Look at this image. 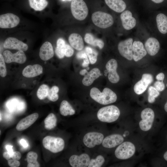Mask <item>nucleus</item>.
I'll return each instance as SVG.
<instances>
[{"label":"nucleus","instance_id":"f257e3e1","mask_svg":"<svg viewBox=\"0 0 167 167\" xmlns=\"http://www.w3.org/2000/svg\"><path fill=\"white\" fill-rule=\"evenodd\" d=\"M90 95L92 99L103 105L114 103L117 98L116 93L108 88H105L101 92L98 88L93 87L91 89Z\"/></svg>","mask_w":167,"mask_h":167},{"label":"nucleus","instance_id":"f03ea898","mask_svg":"<svg viewBox=\"0 0 167 167\" xmlns=\"http://www.w3.org/2000/svg\"><path fill=\"white\" fill-rule=\"evenodd\" d=\"M120 112L118 108L114 105H111L101 108L97 113V117L101 121L110 123L117 120Z\"/></svg>","mask_w":167,"mask_h":167},{"label":"nucleus","instance_id":"7ed1b4c3","mask_svg":"<svg viewBox=\"0 0 167 167\" xmlns=\"http://www.w3.org/2000/svg\"><path fill=\"white\" fill-rule=\"evenodd\" d=\"M91 19L96 26L101 28H109L114 23L113 18L112 15L101 11H97L93 13Z\"/></svg>","mask_w":167,"mask_h":167},{"label":"nucleus","instance_id":"20e7f679","mask_svg":"<svg viewBox=\"0 0 167 167\" xmlns=\"http://www.w3.org/2000/svg\"><path fill=\"white\" fill-rule=\"evenodd\" d=\"M71 10L73 16L79 21L85 19L88 14V8L84 0H72Z\"/></svg>","mask_w":167,"mask_h":167},{"label":"nucleus","instance_id":"39448f33","mask_svg":"<svg viewBox=\"0 0 167 167\" xmlns=\"http://www.w3.org/2000/svg\"><path fill=\"white\" fill-rule=\"evenodd\" d=\"M42 144L46 149L54 153L62 151L65 146L64 140L62 138L51 136L44 137L42 140Z\"/></svg>","mask_w":167,"mask_h":167},{"label":"nucleus","instance_id":"423d86ee","mask_svg":"<svg viewBox=\"0 0 167 167\" xmlns=\"http://www.w3.org/2000/svg\"><path fill=\"white\" fill-rule=\"evenodd\" d=\"M135 148L132 143L126 141L121 143L116 148L115 155L118 159L126 160L130 158L134 155Z\"/></svg>","mask_w":167,"mask_h":167},{"label":"nucleus","instance_id":"0eeeda50","mask_svg":"<svg viewBox=\"0 0 167 167\" xmlns=\"http://www.w3.org/2000/svg\"><path fill=\"white\" fill-rule=\"evenodd\" d=\"M155 117L153 110L150 108L143 109L141 113L142 118L139 122L140 129L143 131H147L150 129L152 126Z\"/></svg>","mask_w":167,"mask_h":167},{"label":"nucleus","instance_id":"6e6552de","mask_svg":"<svg viewBox=\"0 0 167 167\" xmlns=\"http://www.w3.org/2000/svg\"><path fill=\"white\" fill-rule=\"evenodd\" d=\"M133 39L132 38H129L120 41L118 45V49L120 54L130 61L133 59Z\"/></svg>","mask_w":167,"mask_h":167},{"label":"nucleus","instance_id":"1a4fd4ad","mask_svg":"<svg viewBox=\"0 0 167 167\" xmlns=\"http://www.w3.org/2000/svg\"><path fill=\"white\" fill-rule=\"evenodd\" d=\"M20 22L19 18L11 13H7L0 15V27L9 28L17 26Z\"/></svg>","mask_w":167,"mask_h":167},{"label":"nucleus","instance_id":"9d476101","mask_svg":"<svg viewBox=\"0 0 167 167\" xmlns=\"http://www.w3.org/2000/svg\"><path fill=\"white\" fill-rule=\"evenodd\" d=\"M104 135L101 133L90 132L86 134L83 139L84 145L89 148H92L102 143Z\"/></svg>","mask_w":167,"mask_h":167},{"label":"nucleus","instance_id":"9b49d317","mask_svg":"<svg viewBox=\"0 0 167 167\" xmlns=\"http://www.w3.org/2000/svg\"><path fill=\"white\" fill-rule=\"evenodd\" d=\"M3 56L5 62L7 63L15 62L23 64L27 59L26 56L24 51L22 50H19L14 54L10 51L6 50L4 52Z\"/></svg>","mask_w":167,"mask_h":167},{"label":"nucleus","instance_id":"f8f14e48","mask_svg":"<svg viewBox=\"0 0 167 167\" xmlns=\"http://www.w3.org/2000/svg\"><path fill=\"white\" fill-rule=\"evenodd\" d=\"M152 76L150 74H143L141 79L137 82L134 87V90L137 94L140 95L144 92L147 89L148 86L153 81Z\"/></svg>","mask_w":167,"mask_h":167},{"label":"nucleus","instance_id":"ddd939ff","mask_svg":"<svg viewBox=\"0 0 167 167\" xmlns=\"http://www.w3.org/2000/svg\"><path fill=\"white\" fill-rule=\"evenodd\" d=\"M118 66L117 61L113 58L109 60L105 65L106 69L108 73V79L113 84L117 83L120 80L119 75L117 72Z\"/></svg>","mask_w":167,"mask_h":167},{"label":"nucleus","instance_id":"4468645a","mask_svg":"<svg viewBox=\"0 0 167 167\" xmlns=\"http://www.w3.org/2000/svg\"><path fill=\"white\" fill-rule=\"evenodd\" d=\"M120 18L122 25L124 29L129 30L133 28L136 24L135 19L132 16L131 12L126 10L122 12Z\"/></svg>","mask_w":167,"mask_h":167},{"label":"nucleus","instance_id":"2eb2a0df","mask_svg":"<svg viewBox=\"0 0 167 167\" xmlns=\"http://www.w3.org/2000/svg\"><path fill=\"white\" fill-rule=\"evenodd\" d=\"M3 47L6 49L26 51L28 49L27 44L16 38L9 37L4 41Z\"/></svg>","mask_w":167,"mask_h":167},{"label":"nucleus","instance_id":"dca6fc26","mask_svg":"<svg viewBox=\"0 0 167 167\" xmlns=\"http://www.w3.org/2000/svg\"><path fill=\"white\" fill-rule=\"evenodd\" d=\"M90 160V157L88 154L83 153L79 156H71L69 158V162L73 167H86L88 166Z\"/></svg>","mask_w":167,"mask_h":167},{"label":"nucleus","instance_id":"f3484780","mask_svg":"<svg viewBox=\"0 0 167 167\" xmlns=\"http://www.w3.org/2000/svg\"><path fill=\"white\" fill-rule=\"evenodd\" d=\"M132 51L133 59L135 62L141 59L147 53L143 43L139 41L133 42Z\"/></svg>","mask_w":167,"mask_h":167},{"label":"nucleus","instance_id":"a211bd4d","mask_svg":"<svg viewBox=\"0 0 167 167\" xmlns=\"http://www.w3.org/2000/svg\"><path fill=\"white\" fill-rule=\"evenodd\" d=\"M144 46L147 53L151 56L156 55L159 51L160 47L158 40L153 37L148 38L145 42Z\"/></svg>","mask_w":167,"mask_h":167},{"label":"nucleus","instance_id":"6ab92c4d","mask_svg":"<svg viewBox=\"0 0 167 167\" xmlns=\"http://www.w3.org/2000/svg\"><path fill=\"white\" fill-rule=\"evenodd\" d=\"M123 141V138L121 135L118 134H114L105 138L103 139L102 144L105 148H112L121 144Z\"/></svg>","mask_w":167,"mask_h":167},{"label":"nucleus","instance_id":"aec40b11","mask_svg":"<svg viewBox=\"0 0 167 167\" xmlns=\"http://www.w3.org/2000/svg\"><path fill=\"white\" fill-rule=\"evenodd\" d=\"M39 117L38 114L34 113L21 120L16 125V128L19 131L24 130L30 126L36 121Z\"/></svg>","mask_w":167,"mask_h":167},{"label":"nucleus","instance_id":"412c9836","mask_svg":"<svg viewBox=\"0 0 167 167\" xmlns=\"http://www.w3.org/2000/svg\"><path fill=\"white\" fill-rule=\"evenodd\" d=\"M54 54L53 48L50 42H45L40 47L39 55L42 60L46 61L50 59L53 57Z\"/></svg>","mask_w":167,"mask_h":167},{"label":"nucleus","instance_id":"4be33fe9","mask_svg":"<svg viewBox=\"0 0 167 167\" xmlns=\"http://www.w3.org/2000/svg\"><path fill=\"white\" fill-rule=\"evenodd\" d=\"M42 66L38 64L27 66L22 71V75L27 78H32L40 75L42 73Z\"/></svg>","mask_w":167,"mask_h":167},{"label":"nucleus","instance_id":"5701e85b","mask_svg":"<svg viewBox=\"0 0 167 167\" xmlns=\"http://www.w3.org/2000/svg\"><path fill=\"white\" fill-rule=\"evenodd\" d=\"M68 41L71 46L78 51L82 50L84 46L83 39L81 36L77 33H72L68 38Z\"/></svg>","mask_w":167,"mask_h":167},{"label":"nucleus","instance_id":"b1692460","mask_svg":"<svg viewBox=\"0 0 167 167\" xmlns=\"http://www.w3.org/2000/svg\"><path fill=\"white\" fill-rule=\"evenodd\" d=\"M101 75L100 71L98 68H93L89 72H88L83 78L82 81L83 84L87 86L91 85Z\"/></svg>","mask_w":167,"mask_h":167},{"label":"nucleus","instance_id":"393cba45","mask_svg":"<svg viewBox=\"0 0 167 167\" xmlns=\"http://www.w3.org/2000/svg\"><path fill=\"white\" fill-rule=\"evenodd\" d=\"M107 6L111 10L117 13H122L126 8V3L123 0H105Z\"/></svg>","mask_w":167,"mask_h":167},{"label":"nucleus","instance_id":"a878e982","mask_svg":"<svg viewBox=\"0 0 167 167\" xmlns=\"http://www.w3.org/2000/svg\"><path fill=\"white\" fill-rule=\"evenodd\" d=\"M157 27L162 34L167 33V16L163 13L158 14L156 17Z\"/></svg>","mask_w":167,"mask_h":167},{"label":"nucleus","instance_id":"bb28decb","mask_svg":"<svg viewBox=\"0 0 167 167\" xmlns=\"http://www.w3.org/2000/svg\"><path fill=\"white\" fill-rule=\"evenodd\" d=\"M84 40L87 43L93 46H97L100 49H102L104 46V43L102 40L95 38L92 34L90 33H87L85 34Z\"/></svg>","mask_w":167,"mask_h":167},{"label":"nucleus","instance_id":"cd10ccee","mask_svg":"<svg viewBox=\"0 0 167 167\" xmlns=\"http://www.w3.org/2000/svg\"><path fill=\"white\" fill-rule=\"evenodd\" d=\"M60 112L63 116L72 115L75 113V111L70 104L66 101L63 100L61 103Z\"/></svg>","mask_w":167,"mask_h":167},{"label":"nucleus","instance_id":"c85d7f7f","mask_svg":"<svg viewBox=\"0 0 167 167\" xmlns=\"http://www.w3.org/2000/svg\"><path fill=\"white\" fill-rule=\"evenodd\" d=\"M28 1L30 7L37 11L44 10L48 4L46 0H28Z\"/></svg>","mask_w":167,"mask_h":167},{"label":"nucleus","instance_id":"c756f323","mask_svg":"<svg viewBox=\"0 0 167 167\" xmlns=\"http://www.w3.org/2000/svg\"><path fill=\"white\" fill-rule=\"evenodd\" d=\"M37 154L33 151L29 152L26 156V160L28 163V167H39L40 165L37 161Z\"/></svg>","mask_w":167,"mask_h":167},{"label":"nucleus","instance_id":"7c9ffc66","mask_svg":"<svg viewBox=\"0 0 167 167\" xmlns=\"http://www.w3.org/2000/svg\"><path fill=\"white\" fill-rule=\"evenodd\" d=\"M57 122L55 115L52 113H49L44 120L45 128L48 130L53 129L56 126Z\"/></svg>","mask_w":167,"mask_h":167},{"label":"nucleus","instance_id":"2f4dec72","mask_svg":"<svg viewBox=\"0 0 167 167\" xmlns=\"http://www.w3.org/2000/svg\"><path fill=\"white\" fill-rule=\"evenodd\" d=\"M66 44L65 40L62 38H59L58 39L55 52L57 56L60 59L62 58L65 56L64 49Z\"/></svg>","mask_w":167,"mask_h":167},{"label":"nucleus","instance_id":"473e14b6","mask_svg":"<svg viewBox=\"0 0 167 167\" xmlns=\"http://www.w3.org/2000/svg\"><path fill=\"white\" fill-rule=\"evenodd\" d=\"M85 50L90 63L92 64H95L97 60V52L94 49L88 46L85 48Z\"/></svg>","mask_w":167,"mask_h":167},{"label":"nucleus","instance_id":"72a5a7b5","mask_svg":"<svg viewBox=\"0 0 167 167\" xmlns=\"http://www.w3.org/2000/svg\"><path fill=\"white\" fill-rule=\"evenodd\" d=\"M49 90V86L46 84H43L41 85L36 93L38 98L41 100L45 99L48 96Z\"/></svg>","mask_w":167,"mask_h":167},{"label":"nucleus","instance_id":"f704fd0d","mask_svg":"<svg viewBox=\"0 0 167 167\" xmlns=\"http://www.w3.org/2000/svg\"><path fill=\"white\" fill-rule=\"evenodd\" d=\"M105 159L104 157L101 155H98L95 159L90 160L88 167H100L104 164Z\"/></svg>","mask_w":167,"mask_h":167},{"label":"nucleus","instance_id":"c9c22d12","mask_svg":"<svg viewBox=\"0 0 167 167\" xmlns=\"http://www.w3.org/2000/svg\"><path fill=\"white\" fill-rule=\"evenodd\" d=\"M59 91V88L58 87L54 86L52 87L49 90L48 98V99L52 101H55L58 99V93Z\"/></svg>","mask_w":167,"mask_h":167},{"label":"nucleus","instance_id":"e433bc0d","mask_svg":"<svg viewBox=\"0 0 167 167\" xmlns=\"http://www.w3.org/2000/svg\"><path fill=\"white\" fill-rule=\"evenodd\" d=\"M5 61L3 56L0 54V75L2 77H5L7 74Z\"/></svg>","mask_w":167,"mask_h":167},{"label":"nucleus","instance_id":"4c0bfd02","mask_svg":"<svg viewBox=\"0 0 167 167\" xmlns=\"http://www.w3.org/2000/svg\"><path fill=\"white\" fill-rule=\"evenodd\" d=\"M76 56L78 59H83V62L82 64L83 67L88 66L90 62L86 53L83 52H79L77 54Z\"/></svg>","mask_w":167,"mask_h":167},{"label":"nucleus","instance_id":"58836bf2","mask_svg":"<svg viewBox=\"0 0 167 167\" xmlns=\"http://www.w3.org/2000/svg\"><path fill=\"white\" fill-rule=\"evenodd\" d=\"M148 97H150L155 98L160 95L159 91L155 87L151 86L148 89Z\"/></svg>","mask_w":167,"mask_h":167},{"label":"nucleus","instance_id":"ea45409f","mask_svg":"<svg viewBox=\"0 0 167 167\" xmlns=\"http://www.w3.org/2000/svg\"><path fill=\"white\" fill-rule=\"evenodd\" d=\"M74 53V50L72 47L66 44L64 49L65 56L67 57H71L73 55Z\"/></svg>","mask_w":167,"mask_h":167},{"label":"nucleus","instance_id":"a19ab883","mask_svg":"<svg viewBox=\"0 0 167 167\" xmlns=\"http://www.w3.org/2000/svg\"><path fill=\"white\" fill-rule=\"evenodd\" d=\"M154 87L159 91H162L165 88V85L163 81H157L154 83Z\"/></svg>","mask_w":167,"mask_h":167},{"label":"nucleus","instance_id":"79ce46f5","mask_svg":"<svg viewBox=\"0 0 167 167\" xmlns=\"http://www.w3.org/2000/svg\"><path fill=\"white\" fill-rule=\"evenodd\" d=\"M8 164L11 167H18L20 165V163L18 160L12 159L8 160Z\"/></svg>","mask_w":167,"mask_h":167},{"label":"nucleus","instance_id":"37998d69","mask_svg":"<svg viewBox=\"0 0 167 167\" xmlns=\"http://www.w3.org/2000/svg\"><path fill=\"white\" fill-rule=\"evenodd\" d=\"M21 157V154L18 151L13 152L11 155V158L15 160H19Z\"/></svg>","mask_w":167,"mask_h":167},{"label":"nucleus","instance_id":"c03bdc74","mask_svg":"<svg viewBox=\"0 0 167 167\" xmlns=\"http://www.w3.org/2000/svg\"><path fill=\"white\" fill-rule=\"evenodd\" d=\"M165 78V75L163 73H160L156 76V79L158 81H163Z\"/></svg>","mask_w":167,"mask_h":167},{"label":"nucleus","instance_id":"a18cd8bd","mask_svg":"<svg viewBox=\"0 0 167 167\" xmlns=\"http://www.w3.org/2000/svg\"><path fill=\"white\" fill-rule=\"evenodd\" d=\"M3 156L7 160H9L11 158V155L8 151L4 152L3 154Z\"/></svg>","mask_w":167,"mask_h":167},{"label":"nucleus","instance_id":"49530a36","mask_svg":"<svg viewBox=\"0 0 167 167\" xmlns=\"http://www.w3.org/2000/svg\"><path fill=\"white\" fill-rule=\"evenodd\" d=\"M12 146L11 145H7L6 146V148L8 152L11 155H12L13 152V150L12 149Z\"/></svg>","mask_w":167,"mask_h":167},{"label":"nucleus","instance_id":"de8ad7c7","mask_svg":"<svg viewBox=\"0 0 167 167\" xmlns=\"http://www.w3.org/2000/svg\"><path fill=\"white\" fill-rule=\"evenodd\" d=\"M20 143L24 148H26L28 146V144L26 141L24 139H22L20 140Z\"/></svg>","mask_w":167,"mask_h":167},{"label":"nucleus","instance_id":"09e8293b","mask_svg":"<svg viewBox=\"0 0 167 167\" xmlns=\"http://www.w3.org/2000/svg\"><path fill=\"white\" fill-rule=\"evenodd\" d=\"M88 73V71L86 69H84L81 70L79 72V74L80 75H84Z\"/></svg>","mask_w":167,"mask_h":167},{"label":"nucleus","instance_id":"8fccbe9b","mask_svg":"<svg viewBox=\"0 0 167 167\" xmlns=\"http://www.w3.org/2000/svg\"><path fill=\"white\" fill-rule=\"evenodd\" d=\"M154 3L156 4H160L163 2L165 0H151Z\"/></svg>","mask_w":167,"mask_h":167},{"label":"nucleus","instance_id":"3c124183","mask_svg":"<svg viewBox=\"0 0 167 167\" xmlns=\"http://www.w3.org/2000/svg\"><path fill=\"white\" fill-rule=\"evenodd\" d=\"M163 157L164 159L167 161V151H166L164 154Z\"/></svg>","mask_w":167,"mask_h":167},{"label":"nucleus","instance_id":"603ef678","mask_svg":"<svg viewBox=\"0 0 167 167\" xmlns=\"http://www.w3.org/2000/svg\"><path fill=\"white\" fill-rule=\"evenodd\" d=\"M164 109L165 111L167 112V101L165 105Z\"/></svg>","mask_w":167,"mask_h":167},{"label":"nucleus","instance_id":"864d4df0","mask_svg":"<svg viewBox=\"0 0 167 167\" xmlns=\"http://www.w3.org/2000/svg\"><path fill=\"white\" fill-rule=\"evenodd\" d=\"M62 1H65V0H62Z\"/></svg>","mask_w":167,"mask_h":167},{"label":"nucleus","instance_id":"5fc2aeb1","mask_svg":"<svg viewBox=\"0 0 167 167\" xmlns=\"http://www.w3.org/2000/svg\"><path fill=\"white\" fill-rule=\"evenodd\" d=\"M166 86L167 87V84H166Z\"/></svg>","mask_w":167,"mask_h":167},{"label":"nucleus","instance_id":"6e6d98bb","mask_svg":"<svg viewBox=\"0 0 167 167\" xmlns=\"http://www.w3.org/2000/svg\"></svg>","mask_w":167,"mask_h":167}]
</instances>
